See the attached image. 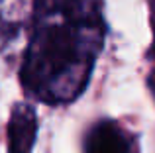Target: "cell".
Instances as JSON below:
<instances>
[{
	"instance_id": "obj_2",
	"label": "cell",
	"mask_w": 155,
	"mask_h": 153,
	"mask_svg": "<svg viewBox=\"0 0 155 153\" xmlns=\"http://www.w3.org/2000/svg\"><path fill=\"white\" fill-rule=\"evenodd\" d=\"M84 153H137L134 135L114 120H100L84 135Z\"/></svg>"
},
{
	"instance_id": "obj_5",
	"label": "cell",
	"mask_w": 155,
	"mask_h": 153,
	"mask_svg": "<svg viewBox=\"0 0 155 153\" xmlns=\"http://www.w3.org/2000/svg\"><path fill=\"white\" fill-rule=\"evenodd\" d=\"M149 18H151V31H153V43H151V57H155V0H151V6H149Z\"/></svg>"
},
{
	"instance_id": "obj_1",
	"label": "cell",
	"mask_w": 155,
	"mask_h": 153,
	"mask_svg": "<svg viewBox=\"0 0 155 153\" xmlns=\"http://www.w3.org/2000/svg\"><path fill=\"white\" fill-rule=\"evenodd\" d=\"M30 24L20 67L24 92L49 106L77 100L104 47V0H34Z\"/></svg>"
},
{
	"instance_id": "obj_6",
	"label": "cell",
	"mask_w": 155,
	"mask_h": 153,
	"mask_svg": "<svg viewBox=\"0 0 155 153\" xmlns=\"http://www.w3.org/2000/svg\"><path fill=\"white\" fill-rule=\"evenodd\" d=\"M147 84H149V90H151V94H153V98H155V69L151 71V75H149Z\"/></svg>"
},
{
	"instance_id": "obj_3",
	"label": "cell",
	"mask_w": 155,
	"mask_h": 153,
	"mask_svg": "<svg viewBox=\"0 0 155 153\" xmlns=\"http://www.w3.org/2000/svg\"><path fill=\"white\" fill-rule=\"evenodd\" d=\"M38 138V112L31 104L18 102L12 106L6 128L8 153H31Z\"/></svg>"
},
{
	"instance_id": "obj_4",
	"label": "cell",
	"mask_w": 155,
	"mask_h": 153,
	"mask_svg": "<svg viewBox=\"0 0 155 153\" xmlns=\"http://www.w3.org/2000/svg\"><path fill=\"white\" fill-rule=\"evenodd\" d=\"M34 0H0V35L14 39L31 22Z\"/></svg>"
}]
</instances>
